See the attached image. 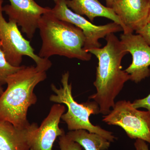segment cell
Here are the masks:
<instances>
[{
  "label": "cell",
  "instance_id": "6da1fadb",
  "mask_svg": "<svg viewBox=\"0 0 150 150\" xmlns=\"http://www.w3.org/2000/svg\"><path fill=\"white\" fill-rule=\"evenodd\" d=\"M106 44L103 48H94L88 51L98 60L96 78L93 85L96 92L89 97L99 105L100 113L106 115L115 104V100L130 75L122 70L121 62L128 54L121 40L113 33L105 38Z\"/></svg>",
  "mask_w": 150,
  "mask_h": 150
},
{
  "label": "cell",
  "instance_id": "7a4b0ae2",
  "mask_svg": "<svg viewBox=\"0 0 150 150\" xmlns=\"http://www.w3.org/2000/svg\"><path fill=\"white\" fill-rule=\"evenodd\" d=\"M46 78V72L36 66H22L9 76L7 87L0 96V121H8L18 129L29 126L28 111L37 101L34 88Z\"/></svg>",
  "mask_w": 150,
  "mask_h": 150
},
{
  "label": "cell",
  "instance_id": "3957f363",
  "mask_svg": "<svg viewBox=\"0 0 150 150\" xmlns=\"http://www.w3.org/2000/svg\"><path fill=\"white\" fill-rule=\"evenodd\" d=\"M42 45L38 56L49 59L55 55L89 61L91 54L83 49L85 36L81 29L60 20L51 11L43 14L38 24Z\"/></svg>",
  "mask_w": 150,
  "mask_h": 150
},
{
  "label": "cell",
  "instance_id": "277c9868",
  "mask_svg": "<svg viewBox=\"0 0 150 150\" xmlns=\"http://www.w3.org/2000/svg\"><path fill=\"white\" fill-rule=\"evenodd\" d=\"M69 72L62 75V86L59 88L52 83L51 88L55 94L49 97L51 102L67 105L68 110L62 115L61 119L67 124L69 131L82 129L98 134L110 142H114L116 138L112 132L103 129L100 126L94 125L90 122L91 115L100 113L98 105L94 100L82 103L76 102L72 96V84L69 83Z\"/></svg>",
  "mask_w": 150,
  "mask_h": 150
},
{
  "label": "cell",
  "instance_id": "5b68a950",
  "mask_svg": "<svg viewBox=\"0 0 150 150\" xmlns=\"http://www.w3.org/2000/svg\"><path fill=\"white\" fill-rule=\"evenodd\" d=\"M4 0H0V42L6 59L12 66L20 67L23 56L33 59L36 67L47 71L52 66L49 59L36 55L29 40L25 38L15 23L7 21L3 16Z\"/></svg>",
  "mask_w": 150,
  "mask_h": 150
},
{
  "label": "cell",
  "instance_id": "8992f818",
  "mask_svg": "<svg viewBox=\"0 0 150 150\" xmlns=\"http://www.w3.org/2000/svg\"><path fill=\"white\" fill-rule=\"evenodd\" d=\"M102 121L109 125L121 127L132 139H141L150 144V112L138 110L130 101L115 103Z\"/></svg>",
  "mask_w": 150,
  "mask_h": 150
},
{
  "label": "cell",
  "instance_id": "52a82bcc",
  "mask_svg": "<svg viewBox=\"0 0 150 150\" xmlns=\"http://www.w3.org/2000/svg\"><path fill=\"white\" fill-rule=\"evenodd\" d=\"M67 0H58L51 9V12L56 18L69 23L82 30L85 36L83 49L86 52L94 48H100L99 40L111 33L123 31V28L115 22L104 25H96L84 18L75 13L68 7Z\"/></svg>",
  "mask_w": 150,
  "mask_h": 150
},
{
  "label": "cell",
  "instance_id": "ba28073f",
  "mask_svg": "<svg viewBox=\"0 0 150 150\" xmlns=\"http://www.w3.org/2000/svg\"><path fill=\"white\" fill-rule=\"evenodd\" d=\"M9 1L10 4L3 6V12L8 16L9 21L21 27L22 32L28 39H32L41 17L51 11V8L41 6L34 0Z\"/></svg>",
  "mask_w": 150,
  "mask_h": 150
},
{
  "label": "cell",
  "instance_id": "9c48e42d",
  "mask_svg": "<svg viewBox=\"0 0 150 150\" xmlns=\"http://www.w3.org/2000/svg\"><path fill=\"white\" fill-rule=\"evenodd\" d=\"M120 40L127 52L132 56V63L125 70L130 75V80L138 83L149 77V45L142 35L133 33H123Z\"/></svg>",
  "mask_w": 150,
  "mask_h": 150
},
{
  "label": "cell",
  "instance_id": "30bf717a",
  "mask_svg": "<svg viewBox=\"0 0 150 150\" xmlns=\"http://www.w3.org/2000/svg\"><path fill=\"white\" fill-rule=\"evenodd\" d=\"M65 110L64 105L59 103L51 107L47 117L35 131L30 150H53L55 141L65 132L59 125Z\"/></svg>",
  "mask_w": 150,
  "mask_h": 150
},
{
  "label": "cell",
  "instance_id": "8fae6325",
  "mask_svg": "<svg viewBox=\"0 0 150 150\" xmlns=\"http://www.w3.org/2000/svg\"><path fill=\"white\" fill-rule=\"evenodd\" d=\"M111 8L131 32L137 31L147 24L149 0H114Z\"/></svg>",
  "mask_w": 150,
  "mask_h": 150
},
{
  "label": "cell",
  "instance_id": "7c38bea8",
  "mask_svg": "<svg viewBox=\"0 0 150 150\" xmlns=\"http://www.w3.org/2000/svg\"><path fill=\"white\" fill-rule=\"evenodd\" d=\"M37 123L18 129L8 121H0V150H30Z\"/></svg>",
  "mask_w": 150,
  "mask_h": 150
},
{
  "label": "cell",
  "instance_id": "4fadbf2b",
  "mask_svg": "<svg viewBox=\"0 0 150 150\" xmlns=\"http://www.w3.org/2000/svg\"><path fill=\"white\" fill-rule=\"evenodd\" d=\"M68 7L75 13L85 15L91 22L98 17L106 18L121 25L123 33H133L124 25L111 8L102 5L98 0H67Z\"/></svg>",
  "mask_w": 150,
  "mask_h": 150
},
{
  "label": "cell",
  "instance_id": "5bb4252c",
  "mask_svg": "<svg viewBox=\"0 0 150 150\" xmlns=\"http://www.w3.org/2000/svg\"><path fill=\"white\" fill-rule=\"evenodd\" d=\"M67 134L85 150H107L110 147V142L108 140L98 134L86 130L69 131Z\"/></svg>",
  "mask_w": 150,
  "mask_h": 150
},
{
  "label": "cell",
  "instance_id": "9a60e30c",
  "mask_svg": "<svg viewBox=\"0 0 150 150\" xmlns=\"http://www.w3.org/2000/svg\"><path fill=\"white\" fill-rule=\"evenodd\" d=\"M1 43L0 42V84H5L9 76L20 69L22 66L16 67L12 66L6 59L5 55L2 50Z\"/></svg>",
  "mask_w": 150,
  "mask_h": 150
},
{
  "label": "cell",
  "instance_id": "2e32d148",
  "mask_svg": "<svg viewBox=\"0 0 150 150\" xmlns=\"http://www.w3.org/2000/svg\"><path fill=\"white\" fill-rule=\"evenodd\" d=\"M59 145L60 150H82V147L71 139L65 132L59 137Z\"/></svg>",
  "mask_w": 150,
  "mask_h": 150
},
{
  "label": "cell",
  "instance_id": "e0dca14e",
  "mask_svg": "<svg viewBox=\"0 0 150 150\" xmlns=\"http://www.w3.org/2000/svg\"><path fill=\"white\" fill-rule=\"evenodd\" d=\"M132 104L133 107L137 109L144 108L150 112V94L145 98L136 100Z\"/></svg>",
  "mask_w": 150,
  "mask_h": 150
},
{
  "label": "cell",
  "instance_id": "ac0fdd59",
  "mask_svg": "<svg viewBox=\"0 0 150 150\" xmlns=\"http://www.w3.org/2000/svg\"><path fill=\"white\" fill-rule=\"evenodd\" d=\"M137 34L142 35L150 46V23L148 22L144 27L136 31Z\"/></svg>",
  "mask_w": 150,
  "mask_h": 150
},
{
  "label": "cell",
  "instance_id": "d6986e66",
  "mask_svg": "<svg viewBox=\"0 0 150 150\" xmlns=\"http://www.w3.org/2000/svg\"><path fill=\"white\" fill-rule=\"evenodd\" d=\"M134 145L136 150H149L148 145L143 140L136 139Z\"/></svg>",
  "mask_w": 150,
  "mask_h": 150
},
{
  "label": "cell",
  "instance_id": "ffe728a7",
  "mask_svg": "<svg viewBox=\"0 0 150 150\" xmlns=\"http://www.w3.org/2000/svg\"><path fill=\"white\" fill-rule=\"evenodd\" d=\"M106 6L109 8L112 7L114 0H105Z\"/></svg>",
  "mask_w": 150,
  "mask_h": 150
},
{
  "label": "cell",
  "instance_id": "44dd1931",
  "mask_svg": "<svg viewBox=\"0 0 150 150\" xmlns=\"http://www.w3.org/2000/svg\"><path fill=\"white\" fill-rule=\"evenodd\" d=\"M4 91L2 86L0 84V96L2 94Z\"/></svg>",
  "mask_w": 150,
  "mask_h": 150
},
{
  "label": "cell",
  "instance_id": "7402d4cb",
  "mask_svg": "<svg viewBox=\"0 0 150 150\" xmlns=\"http://www.w3.org/2000/svg\"><path fill=\"white\" fill-rule=\"evenodd\" d=\"M149 1L150 2V0H149ZM148 22L150 23V11L149 15V18H148Z\"/></svg>",
  "mask_w": 150,
  "mask_h": 150
},
{
  "label": "cell",
  "instance_id": "603a6c76",
  "mask_svg": "<svg viewBox=\"0 0 150 150\" xmlns=\"http://www.w3.org/2000/svg\"><path fill=\"white\" fill-rule=\"evenodd\" d=\"M53 1H54V2L56 3V2H57V1H58V0H53Z\"/></svg>",
  "mask_w": 150,
  "mask_h": 150
}]
</instances>
